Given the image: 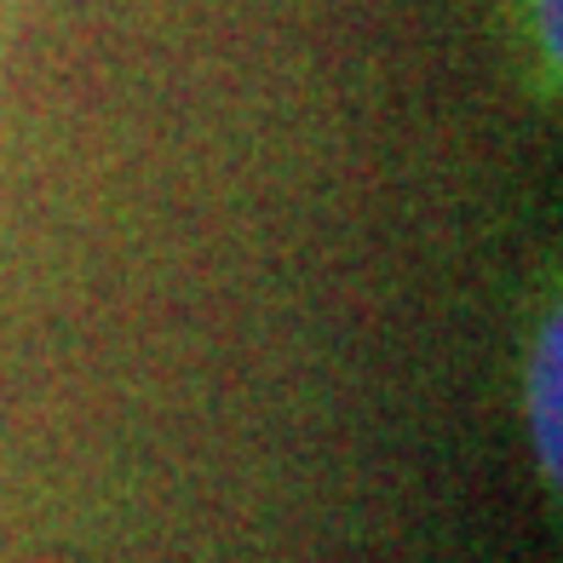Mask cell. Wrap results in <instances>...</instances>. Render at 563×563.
<instances>
[{
	"label": "cell",
	"mask_w": 563,
	"mask_h": 563,
	"mask_svg": "<svg viewBox=\"0 0 563 563\" xmlns=\"http://www.w3.org/2000/svg\"><path fill=\"white\" fill-rule=\"evenodd\" d=\"M518 426H523L529 472H534V483H541L547 506L558 511V489H563V299H558V271L552 265L523 299Z\"/></svg>",
	"instance_id": "obj_1"
},
{
	"label": "cell",
	"mask_w": 563,
	"mask_h": 563,
	"mask_svg": "<svg viewBox=\"0 0 563 563\" xmlns=\"http://www.w3.org/2000/svg\"><path fill=\"white\" fill-rule=\"evenodd\" d=\"M506 58L534 110H558L563 75V0H495Z\"/></svg>",
	"instance_id": "obj_2"
},
{
	"label": "cell",
	"mask_w": 563,
	"mask_h": 563,
	"mask_svg": "<svg viewBox=\"0 0 563 563\" xmlns=\"http://www.w3.org/2000/svg\"><path fill=\"white\" fill-rule=\"evenodd\" d=\"M7 12H12V0H0V41H7Z\"/></svg>",
	"instance_id": "obj_3"
}]
</instances>
